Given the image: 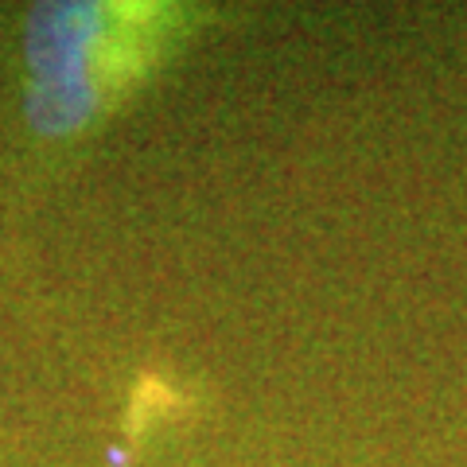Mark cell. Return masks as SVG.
I'll return each mask as SVG.
<instances>
[{
    "mask_svg": "<svg viewBox=\"0 0 467 467\" xmlns=\"http://www.w3.org/2000/svg\"><path fill=\"white\" fill-rule=\"evenodd\" d=\"M187 27L168 5H36L24 24L27 121L39 137H75L140 82Z\"/></svg>",
    "mask_w": 467,
    "mask_h": 467,
    "instance_id": "1",
    "label": "cell"
}]
</instances>
